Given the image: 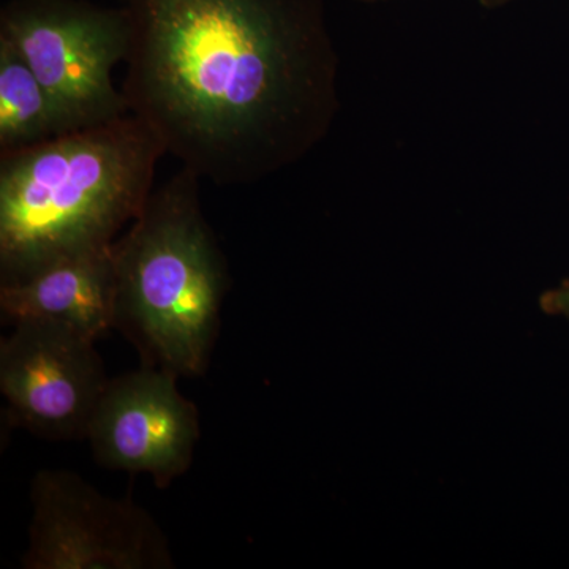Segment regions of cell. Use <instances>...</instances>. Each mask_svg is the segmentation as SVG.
Here are the masks:
<instances>
[{
  "label": "cell",
  "mask_w": 569,
  "mask_h": 569,
  "mask_svg": "<svg viewBox=\"0 0 569 569\" xmlns=\"http://www.w3.org/2000/svg\"><path fill=\"white\" fill-rule=\"evenodd\" d=\"M307 3L126 0L130 112L200 178L260 181L331 110V54Z\"/></svg>",
  "instance_id": "obj_1"
},
{
  "label": "cell",
  "mask_w": 569,
  "mask_h": 569,
  "mask_svg": "<svg viewBox=\"0 0 569 569\" xmlns=\"http://www.w3.org/2000/svg\"><path fill=\"white\" fill-rule=\"evenodd\" d=\"M167 153L129 114L0 157V284L111 246L152 193Z\"/></svg>",
  "instance_id": "obj_2"
},
{
  "label": "cell",
  "mask_w": 569,
  "mask_h": 569,
  "mask_svg": "<svg viewBox=\"0 0 569 569\" xmlns=\"http://www.w3.org/2000/svg\"><path fill=\"white\" fill-rule=\"evenodd\" d=\"M200 179L182 167L112 244L116 328L146 365L178 377L204 373L227 290L222 253L201 212Z\"/></svg>",
  "instance_id": "obj_3"
},
{
  "label": "cell",
  "mask_w": 569,
  "mask_h": 569,
  "mask_svg": "<svg viewBox=\"0 0 569 569\" xmlns=\"http://www.w3.org/2000/svg\"><path fill=\"white\" fill-rule=\"evenodd\" d=\"M0 40L24 59L78 129L129 114L111 74L129 51L123 9L82 0H14L0 17Z\"/></svg>",
  "instance_id": "obj_4"
},
{
  "label": "cell",
  "mask_w": 569,
  "mask_h": 569,
  "mask_svg": "<svg viewBox=\"0 0 569 569\" xmlns=\"http://www.w3.org/2000/svg\"><path fill=\"white\" fill-rule=\"evenodd\" d=\"M28 569H171L170 542L132 500L100 493L70 471L44 470L31 489Z\"/></svg>",
  "instance_id": "obj_5"
},
{
  "label": "cell",
  "mask_w": 569,
  "mask_h": 569,
  "mask_svg": "<svg viewBox=\"0 0 569 569\" xmlns=\"http://www.w3.org/2000/svg\"><path fill=\"white\" fill-rule=\"evenodd\" d=\"M13 325L0 343V391L11 421L48 440L88 437L110 381L96 340L52 321Z\"/></svg>",
  "instance_id": "obj_6"
},
{
  "label": "cell",
  "mask_w": 569,
  "mask_h": 569,
  "mask_svg": "<svg viewBox=\"0 0 569 569\" xmlns=\"http://www.w3.org/2000/svg\"><path fill=\"white\" fill-rule=\"evenodd\" d=\"M176 380L170 370L144 366L108 381L86 437L99 463L151 475L162 489L189 470L200 419Z\"/></svg>",
  "instance_id": "obj_7"
},
{
  "label": "cell",
  "mask_w": 569,
  "mask_h": 569,
  "mask_svg": "<svg viewBox=\"0 0 569 569\" xmlns=\"http://www.w3.org/2000/svg\"><path fill=\"white\" fill-rule=\"evenodd\" d=\"M112 244L59 258L21 282L0 284L2 316L11 323L52 321L97 342L116 328Z\"/></svg>",
  "instance_id": "obj_8"
},
{
  "label": "cell",
  "mask_w": 569,
  "mask_h": 569,
  "mask_svg": "<svg viewBox=\"0 0 569 569\" xmlns=\"http://www.w3.org/2000/svg\"><path fill=\"white\" fill-rule=\"evenodd\" d=\"M74 130L24 59L0 40V151H22Z\"/></svg>",
  "instance_id": "obj_9"
},
{
  "label": "cell",
  "mask_w": 569,
  "mask_h": 569,
  "mask_svg": "<svg viewBox=\"0 0 569 569\" xmlns=\"http://www.w3.org/2000/svg\"><path fill=\"white\" fill-rule=\"evenodd\" d=\"M545 307L549 312H560L569 317V282L565 283L560 290L546 296Z\"/></svg>",
  "instance_id": "obj_10"
},
{
  "label": "cell",
  "mask_w": 569,
  "mask_h": 569,
  "mask_svg": "<svg viewBox=\"0 0 569 569\" xmlns=\"http://www.w3.org/2000/svg\"><path fill=\"white\" fill-rule=\"evenodd\" d=\"M488 2H500V0H488Z\"/></svg>",
  "instance_id": "obj_11"
}]
</instances>
